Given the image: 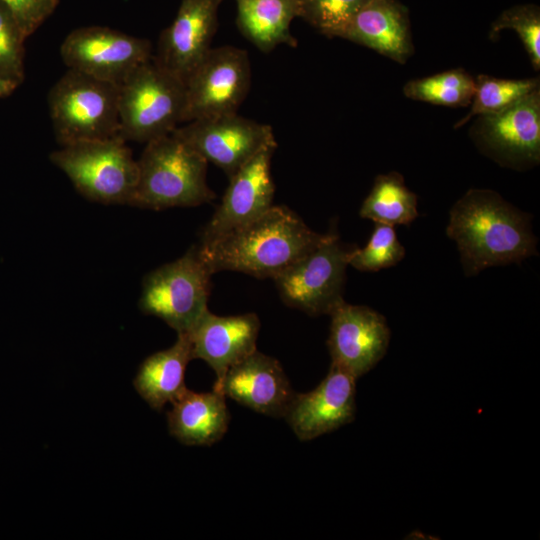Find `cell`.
<instances>
[{"mask_svg": "<svg viewBox=\"0 0 540 540\" xmlns=\"http://www.w3.org/2000/svg\"><path fill=\"white\" fill-rule=\"evenodd\" d=\"M446 233L457 245L467 277L538 254L530 216L490 189H470L456 201Z\"/></svg>", "mask_w": 540, "mask_h": 540, "instance_id": "cell-1", "label": "cell"}, {"mask_svg": "<svg viewBox=\"0 0 540 540\" xmlns=\"http://www.w3.org/2000/svg\"><path fill=\"white\" fill-rule=\"evenodd\" d=\"M286 206L264 214L214 243L199 247L210 271H237L256 278H274L329 238Z\"/></svg>", "mask_w": 540, "mask_h": 540, "instance_id": "cell-2", "label": "cell"}, {"mask_svg": "<svg viewBox=\"0 0 540 540\" xmlns=\"http://www.w3.org/2000/svg\"><path fill=\"white\" fill-rule=\"evenodd\" d=\"M138 163V183L130 206L161 210L209 203L208 162L172 133L146 143Z\"/></svg>", "mask_w": 540, "mask_h": 540, "instance_id": "cell-3", "label": "cell"}, {"mask_svg": "<svg viewBox=\"0 0 540 540\" xmlns=\"http://www.w3.org/2000/svg\"><path fill=\"white\" fill-rule=\"evenodd\" d=\"M119 86L68 69L48 94L57 141L64 146L119 135Z\"/></svg>", "mask_w": 540, "mask_h": 540, "instance_id": "cell-4", "label": "cell"}, {"mask_svg": "<svg viewBox=\"0 0 540 540\" xmlns=\"http://www.w3.org/2000/svg\"><path fill=\"white\" fill-rule=\"evenodd\" d=\"M185 83L153 59L138 66L119 86V136L149 142L183 123Z\"/></svg>", "mask_w": 540, "mask_h": 540, "instance_id": "cell-5", "label": "cell"}, {"mask_svg": "<svg viewBox=\"0 0 540 540\" xmlns=\"http://www.w3.org/2000/svg\"><path fill=\"white\" fill-rule=\"evenodd\" d=\"M50 160L87 199L131 204L138 183V163L119 135L64 145L50 154Z\"/></svg>", "mask_w": 540, "mask_h": 540, "instance_id": "cell-6", "label": "cell"}, {"mask_svg": "<svg viewBox=\"0 0 540 540\" xmlns=\"http://www.w3.org/2000/svg\"><path fill=\"white\" fill-rule=\"evenodd\" d=\"M212 274L199 247L192 246L182 257L144 277L139 308L178 334L188 333L208 310Z\"/></svg>", "mask_w": 540, "mask_h": 540, "instance_id": "cell-7", "label": "cell"}, {"mask_svg": "<svg viewBox=\"0 0 540 540\" xmlns=\"http://www.w3.org/2000/svg\"><path fill=\"white\" fill-rule=\"evenodd\" d=\"M356 246L329 238L273 278L283 302L308 315H330L344 302L346 269Z\"/></svg>", "mask_w": 540, "mask_h": 540, "instance_id": "cell-8", "label": "cell"}, {"mask_svg": "<svg viewBox=\"0 0 540 540\" xmlns=\"http://www.w3.org/2000/svg\"><path fill=\"white\" fill-rule=\"evenodd\" d=\"M250 68L246 50L211 48L185 81L183 123L237 113L249 91Z\"/></svg>", "mask_w": 540, "mask_h": 540, "instance_id": "cell-9", "label": "cell"}, {"mask_svg": "<svg viewBox=\"0 0 540 540\" xmlns=\"http://www.w3.org/2000/svg\"><path fill=\"white\" fill-rule=\"evenodd\" d=\"M477 147L498 164L517 170L540 161V88L509 105L478 115L470 128Z\"/></svg>", "mask_w": 540, "mask_h": 540, "instance_id": "cell-10", "label": "cell"}, {"mask_svg": "<svg viewBox=\"0 0 540 540\" xmlns=\"http://www.w3.org/2000/svg\"><path fill=\"white\" fill-rule=\"evenodd\" d=\"M60 55L68 69L121 85L138 66L152 59V44L109 27L86 26L65 37Z\"/></svg>", "mask_w": 540, "mask_h": 540, "instance_id": "cell-11", "label": "cell"}, {"mask_svg": "<svg viewBox=\"0 0 540 540\" xmlns=\"http://www.w3.org/2000/svg\"><path fill=\"white\" fill-rule=\"evenodd\" d=\"M172 134L228 177L261 151L277 147L270 125L237 113L192 120L178 126Z\"/></svg>", "mask_w": 540, "mask_h": 540, "instance_id": "cell-12", "label": "cell"}, {"mask_svg": "<svg viewBox=\"0 0 540 540\" xmlns=\"http://www.w3.org/2000/svg\"><path fill=\"white\" fill-rule=\"evenodd\" d=\"M275 149L261 151L229 177L221 203L202 231L199 246H208L242 228L273 206L271 158Z\"/></svg>", "mask_w": 540, "mask_h": 540, "instance_id": "cell-13", "label": "cell"}, {"mask_svg": "<svg viewBox=\"0 0 540 540\" xmlns=\"http://www.w3.org/2000/svg\"><path fill=\"white\" fill-rule=\"evenodd\" d=\"M330 317L327 346L331 363L358 379L373 369L387 352L391 333L386 318L368 306L345 301Z\"/></svg>", "mask_w": 540, "mask_h": 540, "instance_id": "cell-14", "label": "cell"}, {"mask_svg": "<svg viewBox=\"0 0 540 540\" xmlns=\"http://www.w3.org/2000/svg\"><path fill=\"white\" fill-rule=\"evenodd\" d=\"M356 380L347 370L331 363L316 388L295 393L284 418L299 440L315 439L355 419Z\"/></svg>", "mask_w": 540, "mask_h": 540, "instance_id": "cell-15", "label": "cell"}, {"mask_svg": "<svg viewBox=\"0 0 540 540\" xmlns=\"http://www.w3.org/2000/svg\"><path fill=\"white\" fill-rule=\"evenodd\" d=\"M222 0H181L173 22L160 34L153 61L184 83L212 48Z\"/></svg>", "mask_w": 540, "mask_h": 540, "instance_id": "cell-16", "label": "cell"}, {"mask_svg": "<svg viewBox=\"0 0 540 540\" xmlns=\"http://www.w3.org/2000/svg\"><path fill=\"white\" fill-rule=\"evenodd\" d=\"M213 390L272 417H284L296 393L280 362L258 350L229 368Z\"/></svg>", "mask_w": 540, "mask_h": 540, "instance_id": "cell-17", "label": "cell"}, {"mask_svg": "<svg viewBox=\"0 0 540 540\" xmlns=\"http://www.w3.org/2000/svg\"><path fill=\"white\" fill-rule=\"evenodd\" d=\"M260 320L255 313L218 316L207 310L188 332L193 359H202L216 373L215 383L229 368L256 348Z\"/></svg>", "mask_w": 540, "mask_h": 540, "instance_id": "cell-18", "label": "cell"}, {"mask_svg": "<svg viewBox=\"0 0 540 540\" xmlns=\"http://www.w3.org/2000/svg\"><path fill=\"white\" fill-rule=\"evenodd\" d=\"M341 38L401 64L414 52L408 10L397 0H369L351 20Z\"/></svg>", "mask_w": 540, "mask_h": 540, "instance_id": "cell-19", "label": "cell"}, {"mask_svg": "<svg viewBox=\"0 0 540 540\" xmlns=\"http://www.w3.org/2000/svg\"><path fill=\"white\" fill-rule=\"evenodd\" d=\"M225 398L216 390L199 393L185 388L167 412L170 434L185 445L210 446L218 442L230 421Z\"/></svg>", "mask_w": 540, "mask_h": 540, "instance_id": "cell-20", "label": "cell"}, {"mask_svg": "<svg viewBox=\"0 0 540 540\" xmlns=\"http://www.w3.org/2000/svg\"><path fill=\"white\" fill-rule=\"evenodd\" d=\"M192 359L189 336L179 333L174 345L142 362L133 381L136 391L151 408L160 411L186 388L185 370Z\"/></svg>", "mask_w": 540, "mask_h": 540, "instance_id": "cell-21", "label": "cell"}, {"mask_svg": "<svg viewBox=\"0 0 540 540\" xmlns=\"http://www.w3.org/2000/svg\"><path fill=\"white\" fill-rule=\"evenodd\" d=\"M236 1L239 29L259 50L269 52L280 44L296 45L290 24L299 17V0Z\"/></svg>", "mask_w": 540, "mask_h": 540, "instance_id": "cell-22", "label": "cell"}, {"mask_svg": "<svg viewBox=\"0 0 540 540\" xmlns=\"http://www.w3.org/2000/svg\"><path fill=\"white\" fill-rule=\"evenodd\" d=\"M359 215L389 226L409 225L418 216L417 196L395 171L378 175L363 201Z\"/></svg>", "mask_w": 540, "mask_h": 540, "instance_id": "cell-23", "label": "cell"}, {"mask_svg": "<svg viewBox=\"0 0 540 540\" xmlns=\"http://www.w3.org/2000/svg\"><path fill=\"white\" fill-rule=\"evenodd\" d=\"M475 92V78L462 68L408 81L404 95L412 100L448 107L470 105Z\"/></svg>", "mask_w": 540, "mask_h": 540, "instance_id": "cell-24", "label": "cell"}, {"mask_svg": "<svg viewBox=\"0 0 540 540\" xmlns=\"http://www.w3.org/2000/svg\"><path fill=\"white\" fill-rule=\"evenodd\" d=\"M538 88L539 78L502 79L480 74L475 78L471 109L455 127L466 124L472 117L500 111Z\"/></svg>", "mask_w": 540, "mask_h": 540, "instance_id": "cell-25", "label": "cell"}, {"mask_svg": "<svg viewBox=\"0 0 540 540\" xmlns=\"http://www.w3.org/2000/svg\"><path fill=\"white\" fill-rule=\"evenodd\" d=\"M405 256V248L399 242L393 226L375 223L368 243L356 247L349 265L359 271L376 272L398 264Z\"/></svg>", "mask_w": 540, "mask_h": 540, "instance_id": "cell-26", "label": "cell"}, {"mask_svg": "<svg viewBox=\"0 0 540 540\" xmlns=\"http://www.w3.org/2000/svg\"><path fill=\"white\" fill-rule=\"evenodd\" d=\"M369 0H299V17H302L322 34L340 37Z\"/></svg>", "mask_w": 540, "mask_h": 540, "instance_id": "cell-27", "label": "cell"}, {"mask_svg": "<svg viewBox=\"0 0 540 540\" xmlns=\"http://www.w3.org/2000/svg\"><path fill=\"white\" fill-rule=\"evenodd\" d=\"M26 39L13 12L0 0V80L16 86L24 80Z\"/></svg>", "mask_w": 540, "mask_h": 540, "instance_id": "cell-28", "label": "cell"}, {"mask_svg": "<svg viewBox=\"0 0 540 540\" xmlns=\"http://www.w3.org/2000/svg\"><path fill=\"white\" fill-rule=\"evenodd\" d=\"M504 29L514 30L520 37L531 64L540 68V11L534 4L516 5L503 11L491 26L493 36Z\"/></svg>", "mask_w": 540, "mask_h": 540, "instance_id": "cell-29", "label": "cell"}, {"mask_svg": "<svg viewBox=\"0 0 540 540\" xmlns=\"http://www.w3.org/2000/svg\"><path fill=\"white\" fill-rule=\"evenodd\" d=\"M1 1L11 9L27 38L53 14L59 3V0Z\"/></svg>", "mask_w": 540, "mask_h": 540, "instance_id": "cell-30", "label": "cell"}, {"mask_svg": "<svg viewBox=\"0 0 540 540\" xmlns=\"http://www.w3.org/2000/svg\"><path fill=\"white\" fill-rule=\"evenodd\" d=\"M16 87L10 82L0 80V98L10 95Z\"/></svg>", "mask_w": 540, "mask_h": 540, "instance_id": "cell-31", "label": "cell"}]
</instances>
